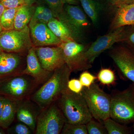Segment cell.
Here are the masks:
<instances>
[{
  "mask_svg": "<svg viewBox=\"0 0 134 134\" xmlns=\"http://www.w3.org/2000/svg\"><path fill=\"white\" fill-rule=\"evenodd\" d=\"M55 102L66 122L86 124L93 118L81 93H74L68 89Z\"/></svg>",
  "mask_w": 134,
  "mask_h": 134,
  "instance_id": "7a4b0ae2",
  "label": "cell"
},
{
  "mask_svg": "<svg viewBox=\"0 0 134 134\" xmlns=\"http://www.w3.org/2000/svg\"><path fill=\"white\" fill-rule=\"evenodd\" d=\"M97 79L103 85H113L116 82L115 73L110 68L101 69L98 74Z\"/></svg>",
  "mask_w": 134,
  "mask_h": 134,
  "instance_id": "d4e9b609",
  "label": "cell"
},
{
  "mask_svg": "<svg viewBox=\"0 0 134 134\" xmlns=\"http://www.w3.org/2000/svg\"><path fill=\"white\" fill-rule=\"evenodd\" d=\"M110 6L116 8L121 5L134 1V0H107Z\"/></svg>",
  "mask_w": 134,
  "mask_h": 134,
  "instance_id": "836d02e7",
  "label": "cell"
},
{
  "mask_svg": "<svg viewBox=\"0 0 134 134\" xmlns=\"http://www.w3.org/2000/svg\"><path fill=\"white\" fill-rule=\"evenodd\" d=\"M109 55L115 65L119 75L125 81L134 83V54L126 47L111 48Z\"/></svg>",
  "mask_w": 134,
  "mask_h": 134,
  "instance_id": "30bf717a",
  "label": "cell"
},
{
  "mask_svg": "<svg viewBox=\"0 0 134 134\" xmlns=\"http://www.w3.org/2000/svg\"><path fill=\"white\" fill-rule=\"evenodd\" d=\"M125 30V27H120L99 36L96 41L91 43L86 52L90 62L92 64L102 53L112 48L115 43L122 42Z\"/></svg>",
  "mask_w": 134,
  "mask_h": 134,
  "instance_id": "8fae6325",
  "label": "cell"
},
{
  "mask_svg": "<svg viewBox=\"0 0 134 134\" xmlns=\"http://www.w3.org/2000/svg\"><path fill=\"white\" fill-rule=\"evenodd\" d=\"M133 85L134 86V83H133Z\"/></svg>",
  "mask_w": 134,
  "mask_h": 134,
  "instance_id": "b9f144b4",
  "label": "cell"
},
{
  "mask_svg": "<svg viewBox=\"0 0 134 134\" xmlns=\"http://www.w3.org/2000/svg\"><path fill=\"white\" fill-rule=\"evenodd\" d=\"M72 71L65 63L55 70L48 81L31 96V99L41 109L55 102L68 90V83Z\"/></svg>",
  "mask_w": 134,
  "mask_h": 134,
  "instance_id": "6da1fadb",
  "label": "cell"
},
{
  "mask_svg": "<svg viewBox=\"0 0 134 134\" xmlns=\"http://www.w3.org/2000/svg\"><path fill=\"white\" fill-rule=\"evenodd\" d=\"M50 9L52 11L55 17L57 18L59 15L63 12L64 4L61 0H42Z\"/></svg>",
  "mask_w": 134,
  "mask_h": 134,
  "instance_id": "f1b7e54d",
  "label": "cell"
},
{
  "mask_svg": "<svg viewBox=\"0 0 134 134\" xmlns=\"http://www.w3.org/2000/svg\"><path fill=\"white\" fill-rule=\"evenodd\" d=\"M66 119L56 102L41 110L37 119L36 134H61Z\"/></svg>",
  "mask_w": 134,
  "mask_h": 134,
  "instance_id": "ba28073f",
  "label": "cell"
},
{
  "mask_svg": "<svg viewBox=\"0 0 134 134\" xmlns=\"http://www.w3.org/2000/svg\"><path fill=\"white\" fill-rule=\"evenodd\" d=\"M6 8H17L22 5L20 0H0Z\"/></svg>",
  "mask_w": 134,
  "mask_h": 134,
  "instance_id": "d6a6232c",
  "label": "cell"
},
{
  "mask_svg": "<svg viewBox=\"0 0 134 134\" xmlns=\"http://www.w3.org/2000/svg\"><path fill=\"white\" fill-rule=\"evenodd\" d=\"M68 88L74 93H80L82 91L83 86L79 79H72L68 82Z\"/></svg>",
  "mask_w": 134,
  "mask_h": 134,
  "instance_id": "1f68e13d",
  "label": "cell"
},
{
  "mask_svg": "<svg viewBox=\"0 0 134 134\" xmlns=\"http://www.w3.org/2000/svg\"><path fill=\"white\" fill-rule=\"evenodd\" d=\"M61 134H88L86 124L66 122Z\"/></svg>",
  "mask_w": 134,
  "mask_h": 134,
  "instance_id": "484cf974",
  "label": "cell"
},
{
  "mask_svg": "<svg viewBox=\"0 0 134 134\" xmlns=\"http://www.w3.org/2000/svg\"><path fill=\"white\" fill-rule=\"evenodd\" d=\"M33 46L29 25L20 30L4 31L0 33V50L26 55Z\"/></svg>",
  "mask_w": 134,
  "mask_h": 134,
  "instance_id": "52a82bcc",
  "label": "cell"
},
{
  "mask_svg": "<svg viewBox=\"0 0 134 134\" xmlns=\"http://www.w3.org/2000/svg\"><path fill=\"white\" fill-rule=\"evenodd\" d=\"M64 5H78L80 3V0H61Z\"/></svg>",
  "mask_w": 134,
  "mask_h": 134,
  "instance_id": "e575fe53",
  "label": "cell"
},
{
  "mask_svg": "<svg viewBox=\"0 0 134 134\" xmlns=\"http://www.w3.org/2000/svg\"><path fill=\"white\" fill-rule=\"evenodd\" d=\"M81 93L95 120L103 122L110 117L111 95L106 93L98 84L93 83L89 88L83 87Z\"/></svg>",
  "mask_w": 134,
  "mask_h": 134,
  "instance_id": "5b68a950",
  "label": "cell"
},
{
  "mask_svg": "<svg viewBox=\"0 0 134 134\" xmlns=\"http://www.w3.org/2000/svg\"><path fill=\"white\" fill-rule=\"evenodd\" d=\"M25 56L0 50V80L21 73L26 67Z\"/></svg>",
  "mask_w": 134,
  "mask_h": 134,
  "instance_id": "4fadbf2b",
  "label": "cell"
},
{
  "mask_svg": "<svg viewBox=\"0 0 134 134\" xmlns=\"http://www.w3.org/2000/svg\"><path fill=\"white\" fill-rule=\"evenodd\" d=\"M35 9L33 5H23L18 8L15 18V30H21L29 25Z\"/></svg>",
  "mask_w": 134,
  "mask_h": 134,
  "instance_id": "d6986e66",
  "label": "cell"
},
{
  "mask_svg": "<svg viewBox=\"0 0 134 134\" xmlns=\"http://www.w3.org/2000/svg\"><path fill=\"white\" fill-rule=\"evenodd\" d=\"M40 86L32 77L19 73L0 80V96L21 100L30 97Z\"/></svg>",
  "mask_w": 134,
  "mask_h": 134,
  "instance_id": "3957f363",
  "label": "cell"
},
{
  "mask_svg": "<svg viewBox=\"0 0 134 134\" xmlns=\"http://www.w3.org/2000/svg\"><path fill=\"white\" fill-rule=\"evenodd\" d=\"M96 121L93 118L86 124L88 134H107V130L104 124Z\"/></svg>",
  "mask_w": 134,
  "mask_h": 134,
  "instance_id": "4316f807",
  "label": "cell"
},
{
  "mask_svg": "<svg viewBox=\"0 0 134 134\" xmlns=\"http://www.w3.org/2000/svg\"><path fill=\"white\" fill-rule=\"evenodd\" d=\"M96 79L97 77L92 74L87 70H85L80 75L79 80L83 87L89 88Z\"/></svg>",
  "mask_w": 134,
  "mask_h": 134,
  "instance_id": "4dcf8cb0",
  "label": "cell"
},
{
  "mask_svg": "<svg viewBox=\"0 0 134 134\" xmlns=\"http://www.w3.org/2000/svg\"><path fill=\"white\" fill-rule=\"evenodd\" d=\"M6 8L4 7L1 2L0 1V17Z\"/></svg>",
  "mask_w": 134,
  "mask_h": 134,
  "instance_id": "74e56055",
  "label": "cell"
},
{
  "mask_svg": "<svg viewBox=\"0 0 134 134\" xmlns=\"http://www.w3.org/2000/svg\"><path fill=\"white\" fill-rule=\"evenodd\" d=\"M47 25L62 42L74 41L66 26L57 18H54L51 19L47 24Z\"/></svg>",
  "mask_w": 134,
  "mask_h": 134,
  "instance_id": "44dd1931",
  "label": "cell"
},
{
  "mask_svg": "<svg viewBox=\"0 0 134 134\" xmlns=\"http://www.w3.org/2000/svg\"><path fill=\"white\" fill-rule=\"evenodd\" d=\"M41 110V107L30 98L17 100L16 118L18 121L27 125L34 134L37 119Z\"/></svg>",
  "mask_w": 134,
  "mask_h": 134,
  "instance_id": "9a60e30c",
  "label": "cell"
},
{
  "mask_svg": "<svg viewBox=\"0 0 134 134\" xmlns=\"http://www.w3.org/2000/svg\"><path fill=\"white\" fill-rule=\"evenodd\" d=\"M5 97L0 96V117L2 113L3 106H4Z\"/></svg>",
  "mask_w": 134,
  "mask_h": 134,
  "instance_id": "8d00e7d4",
  "label": "cell"
},
{
  "mask_svg": "<svg viewBox=\"0 0 134 134\" xmlns=\"http://www.w3.org/2000/svg\"><path fill=\"white\" fill-rule=\"evenodd\" d=\"M3 31V30L1 24H0V33H1V32H2Z\"/></svg>",
  "mask_w": 134,
  "mask_h": 134,
  "instance_id": "ab89813d",
  "label": "cell"
},
{
  "mask_svg": "<svg viewBox=\"0 0 134 134\" xmlns=\"http://www.w3.org/2000/svg\"><path fill=\"white\" fill-rule=\"evenodd\" d=\"M6 134V132H5V129L3 128L2 127H0V134Z\"/></svg>",
  "mask_w": 134,
  "mask_h": 134,
  "instance_id": "f35d334b",
  "label": "cell"
},
{
  "mask_svg": "<svg viewBox=\"0 0 134 134\" xmlns=\"http://www.w3.org/2000/svg\"><path fill=\"white\" fill-rule=\"evenodd\" d=\"M31 38L34 47L56 46L62 41L57 37L49 29L47 24L44 23L29 24Z\"/></svg>",
  "mask_w": 134,
  "mask_h": 134,
  "instance_id": "5bb4252c",
  "label": "cell"
},
{
  "mask_svg": "<svg viewBox=\"0 0 134 134\" xmlns=\"http://www.w3.org/2000/svg\"><path fill=\"white\" fill-rule=\"evenodd\" d=\"M68 29L75 41L82 43L90 23L83 10L78 5L65 4L63 12L57 17Z\"/></svg>",
  "mask_w": 134,
  "mask_h": 134,
  "instance_id": "8992f818",
  "label": "cell"
},
{
  "mask_svg": "<svg viewBox=\"0 0 134 134\" xmlns=\"http://www.w3.org/2000/svg\"><path fill=\"white\" fill-rule=\"evenodd\" d=\"M22 5H33L37 0H20Z\"/></svg>",
  "mask_w": 134,
  "mask_h": 134,
  "instance_id": "d590c367",
  "label": "cell"
},
{
  "mask_svg": "<svg viewBox=\"0 0 134 134\" xmlns=\"http://www.w3.org/2000/svg\"><path fill=\"white\" fill-rule=\"evenodd\" d=\"M54 18L55 16L52 11L46 4H40L35 7L33 16L29 24L41 23L47 24L49 21Z\"/></svg>",
  "mask_w": 134,
  "mask_h": 134,
  "instance_id": "7402d4cb",
  "label": "cell"
},
{
  "mask_svg": "<svg viewBox=\"0 0 134 134\" xmlns=\"http://www.w3.org/2000/svg\"><path fill=\"white\" fill-rule=\"evenodd\" d=\"M133 123V126H132V128H133V131L134 133V122Z\"/></svg>",
  "mask_w": 134,
  "mask_h": 134,
  "instance_id": "60d3db41",
  "label": "cell"
},
{
  "mask_svg": "<svg viewBox=\"0 0 134 134\" xmlns=\"http://www.w3.org/2000/svg\"><path fill=\"white\" fill-rule=\"evenodd\" d=\"M7 132L9 134H32L34 133L27 125L23 122L18 121L9 127Z\"/></svg>",
  "mask_w": 134,
  "mask_h": 134,
  "instance_id": "83f0119b",
  "label": "cell"
},
{
  "mask_svg": "<svg viewBox=\"0 0 134 134\" xmlns=\"http://www.w3.org/2000/svg\"><path fill=\"white\" fill-rule=\"evenodd\" d=\"M103 122L108 134L132 133L131 128L115 121L110 117L105 120Z\"/></svg>",
  "mask_w": 134,
  "mask_h": 134,
  "instance_id": "603a6c76",
  "label": "cell"
},
{
  "mask_svg": "<svg viewBox=\"0 0 134 134\" xmlns=\"http://www.w3.org/2000/svg\"><path fill=\"white\" fill-rule=\"evenodd\" d=\"M111 95L110 117L121 124L127 125L134 122V86L115 90Z\"/></svg>",
  "mask_w": 134,
  "mask_h": 134,
  "instance_id": "277c9868",
  "label": "cell"
},
{
  "mask_svg": "<svg viewBox=\"0 0 134 134\" xmlns=\"http://www.w3.org/2000/svg\"><path fill=\"white\" fill-rule=\"evenodd\" d=\"M21 73L32 77L40 86L50 79L53 72L47 71L42 67L33 46L27 53L26 67Z\"/></svg>",
  "mask_w": 134,
  "mask_h": 134,
  "instance_id": "2e32d148",
  "label": "cell"
},
{
  "mask_svg": "<svg viewBox=\"0 0 134 134\" xmlns=\"http://www.w3.org/2000/svg\"><path fill=\"white\" fill-rule=\"evenodd\" d=\"M84 12L95 25L97 24L101 10L100 3L96 0H80Z\"/></svg>",
  "mask_w": 134,
  "mask_h": 134,
  "instance_id": "ffe728a7",
  "label": "cell"
},
{
  "mask_svg": "<svg viewBox=\"0 0 134 134\" xmlns=\"http://www.w3.org/2000/svg\"><path fill=\"white\" fill-rule=\"evenodd\" d=\"M122 42L126 45V47L134 54V25H132L127 30H125Z\"/></svg>",
  "mask_w": 134,
  "mask_h": 134,
  "instance_id": "f546056e",
  "label": "cell"
},
{
  "mask_svg": "<svg viewBox=\"0 0 134 134\" xmlns=\"http://www.w3.org/2000/svg\"><path fill=\"white\" fill-rule=\"evenodd\" d=\"M90 44L70 41L62 42L60 45L63 52L65 63L72 72L85 71L92 67V64L86 55Z\"/></svg>",
  "mask_w": 134,
  "mask_h": 134,
  "instance_id": "9c48e42d",
  "label": "cell"
},
{
  "mask_svg": "<svg viewBox=\"0 0 134 134\" xmlns=\"http://www.w3.org/2000/svg\"><path fill=\"white\" fill-rule=\"evenodd\" d=\"M34 49L41 66L47 71L54 72L65 63L60 46L34 47Z\"/></svg>",
  "mask_w": 134,
  "mask_h": 134,
  "instance_id": "7c38bea8",
  "label": "cell"
},
{
  "mask_svg": "<svg viewBox=\"0 0 134 134\" xmlns=\"http://www.w3.org/2000/svg\"><path fill=\"white\" fill-rule=\"evenodd\" d=\"M17 100L5 97L4 106L0 117V127L7 130L16 118Z\"/></svg>",
  "mask_w": 134,
  "mask_h": 134,
  "instance_id": "ac0fdd59",
  "label": "cell"
},
{
  "mask_svg": "<svg viewBox=\"0 0 134 134\" xmlns=\"http://www.w3.org/2000/svg\"><path fill=\"white\" fill-rule=\"evenodd\" d=\"M110 27V31L134 25V1L116 8Z\"/></svg>",
  "mask_w": 134,
  "mask_h": 134,
  "instance_id": "e0dca14e",
  "label": "cell"
},
{
  "mask_svg": "<svg viewBox=\"0 0 134 134\" xmlns=\"http://www.w3.org/2000/svg\"><path fill=\"white\" fill-rule=\"evenodd\" d=\"M17 8H6L0 17V24L4 31L14 29L15 18Z\"/></svg>",
  "mask_w": 134,
  "mask_h": 134,
  "instance_id": "cb8c5ba5",
  "label": "cell"
}]
</instances>
